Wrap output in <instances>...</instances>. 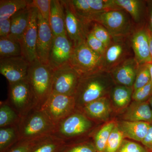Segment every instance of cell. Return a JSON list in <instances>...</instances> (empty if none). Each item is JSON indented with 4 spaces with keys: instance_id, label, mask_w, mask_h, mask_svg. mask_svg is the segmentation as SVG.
Returning a JSON list of instances; mask_svg holds the SVG:
<instances>
[{
    "instance_id": "12",
    "label": "cell",
    "mask_w": 152,
    "mask_h": 152,
    "mask_svg": "<svg viewBox=\"0 0 152 152\" xmlns=\"http://www.w3.org/2000/svg\"><path fill=\"white\" fill-rule=\"evenodd\" d=\"M30 65L22 56L1 58L0 73L12 84L27 79Z\"/></svg>"
},
{
    "instance_id": "10",
    "label": "cell",
    "mask_w": 152,
    "mask_h": 152,
    "mask_svg": "<svg viewBox=\"0 0 152 152\" xmlns=\"http://www.w3.org/2000/svg\"><path fill=\"white\" fill-rule=\"evenodd\" d=\"M81 77L70 63L54 70L52 93L75 96Z\"/></svg>"
},
{
    "instance_id": "11",
    "label": "cell",
    "mask_w": 152,
    "mask_h": 152,
    "mask_svg": "<svg viewBox=\"0 0 152 152\" xmlns=\"http://www.w3.org/2000/svg\"><path fill=\"white\" fill-rule=\"evenodd\" d=\"M64 9L66 32L74 48L86 42L90 28L82 22L71 7L68 1H61Z\"/></svg>"
},
{
    "instance_id": "22",
    "label": "cell",
    "mask_w": 152,
    "mask_h": 152,
    "mask_svg": "<svg viewBox=\"0 0 152 152\" xmlns=\"http://www.w3.org/2000/svg\"><path fill=\"white\" fill-rule=\"evenodd\" d=\"M151 123L124 121L118 125L124 137L142 142L146 136Z\"/></svg>"
},
{
    "instance_id": "25",
    "label": "cell",
    "mask_w": 152,
    "mask_h": 152,
    "mask_svg": "<svg viewBox=\"0 0 152 152\" xmlns=\"http://www.w3.org/2000/svg\"><path fill=\"white\" fill-rule=\"evenodd\" d=\"M114 2L120 8L127 12L137 25L141 21L142 16V1L139 0H114Z\"/></svg>"
},
{
    "instance_id": "28",
    "label": "cell",
    "mask_w": 152,
    "mask_h": 152,
    "mask_svg": "<svg viewBox=\"0 0 152 152\" xmlns=\"http://www.w3.org/2000/svg\"><path fill=\"white\" fill-rule=\"evenodd\" d=\"M21 56L22 48L19 42L9 38H0V59Z\"/></svg>"
},
{
    "instance_id": "18",
    "label": "cell",
    "mask_w": 152,
    "mask_h": 152,
    "mask_svg": "<svg viewBox=\"0 0 152 152\" xmlns=\"http://www.w3.org/2000/svg\"><path fill=\"white\" fill-rule=\"evenodd\" d=\"M31 13V7L28 6L17 12L11 17V33L8 38L20 43L29 23Z\"/></svg>"
},
{
    "instance_id": "26",
    "label": "cell",
    "mask_w": 152,
    "mask_h": 152,
    "mask_svg": "<svg viewBox=\"0 0 152 152\" xmlns=\"http://www.w3.org/2000/svg\"><path fill=\"white\" fill-rule=\"evenodd\" d=\"M66 145L64 142L52 135L43 139L31 152H62Z\"/></svg>"
},
{
    "instance_id": "21",
    "label": "cell",
    "mask_w": 152,
    "mask_h": 152,
    "mask_svg": "<svg viewBox=\"0 0 152 152\" xmlns=\"http://www.w3.org/2000/svg\"><path fill=\"white\" fill-rule=\"evenodd\" d=\"M49 23L54 37L67 35L65 14L61 1H51Z\"/></svg>"
},
{
    "instance_id": "35",
    "label": "cell",
    "mask_w": 152,
    "mask_h": 152,
    "mask_svg": "<svg viewBox=\"0 0 152 152\" xmlns=\"http://www.w3.org/2000/svg\"><path fill=\"white\" fill-rule=\"evenodd\" d=\"M62 152H98L94 145L91 142L74 143L66 145Z\"/></svg>"
},
{
    "instance_id": "29",
    "label": "cell",
    "mask_w": 152,
    "mask_h": 152,
    "mask_svg": "<svg viewBox=\"0 0 152 152\" xmlns=\"http://www.w3.org/2000/svg\"><path fill=\"white\" fill-rule=\"evenodd\" d=\"M116 125L114 121L109 122L95 134L94 144L98 152H104L109 137Z\"/></svg>"
},
{
    "instance_id": "1",
    "label": "cell",
    "mask_w": 152,
    "mask_h": 152,
    "mask_svg": "<svg viewBox=\"0 0 152 152\" xmlns=\"http://www.w3.org/2000/svg\"><path fill=\"white\" fill-rule=\"evenodd\" d=\"M106 72L102 71L81 77L75 97L76 110L104 96L108 89Z\"/></svg>"
},
{
    "instance_id": "5",
    "label": "cell",
    "mask_w": 152,
    "mask_h": 152,
    "mask_svg": "<svg viewBox=\"0 0 152 152\" xmlns=\"http://www.w3.org/2000/svg\"><path fill=\"white\" fill-rule=\"evenodd\" d=\"M91 22L102 25L113 38L129 37L135 31L132 19L124 10L106 11L96 14L92 18Z\"/></svg>"
},
{
    "instance_id": "14",
    "label": "cell",
    "mask_w": 152,
    "mask_h": 152,
    "mask_svg": "<svg viewBox=\"0 0 152 152\" xmlns=\"http://www.w3.org/2000/svg\"><path fill=\"white\" fill-rule=\"evenodd\" d=\"M38 15V10L35 8L31 7L29 23L20 42L22 56L31 64L38 59L37 55Z\"/></svg>"
},
{
    "instance_id": "39",
    "label": "cell",
    "mask_w": 152,
    "mask_h": 152,
    "mask_svg": "<svg viewBox=\"0 0 152 152\" xmlns=\"http://www.w3.org/2000/svg\"><path fill=\"white\" fill-rule=\"evenodd\" d=\"M117 152H149L147 149L138 143L124 140Z\"/></svg>"
},
{
    "instance_id": "15",
    "label": "cell",
    "mask_w": 152,
    "mask_h": 152,
    "mask_svg": "<svg viewBox=\"0 0 152 152\" xmlns=\"http://www.w3.org/2000/svg\"><path fill=\"white\" fill-rule=\"evenodd\" d=\"M54 37L49 22L38 12L37 55L38 60L44 64L49 65V54Z\"/></svg>"
},
{
    "instance_id": "27",
    "label": "cell",
    "mask_w": 152,
    "mask_h": 152,
    "mask_svg": "<svg viewBox=\"0 0 152 152\" xmlns=\"http://www.w3.org/2000/svg\"><path fill=\"white\" fill-rule=\"evenodd\" d=\"M20 116L7 100L0 103V128L18 125L20 121Z\"/></svg>"
},
{
    "instance_id": "34",
    "label": "cell",
    "mask_w": 152,
    "mask_h": 152,
    "mask_svg": "<svg viewBox=\"0 0 152 152\" xmlns=\"http://www.w3.org/2000/svg\"><path fill=\"white\" fill-rule=\"evenodd\" d=\"M45 137L31 140H20L7 152H31L37 144Z\"/></svg>"
},
{
    "instance_id": "6",
    "label": "cell",
    "mask_w": 152,
    "mask_h": 152,
    "mask_svg": "<svg viewBox=\"0 0 152 152\" xmlns=\"http://www.w3.org/2000/svg\"><path fill=\"white\" fill-rule=\"evenodd\" d=\"M69 63L81 77L103 71V56L90 48L86 41L74 48Z\"/></svg>"
},
{
    "instance_id": "31",
    "label": "cell",
    "mask_w": 152,
    "mask_h": 152,
    "mask_svg": "<svg viewBox=\"0 0 152 152\" xmlns=\"http://www.w3.org/2000/svg\"><path fill=\"white\" fill-rule=\"evenodd\" d=\"M124 138V134L116 124L110 135L104 152H117L122 143Z\"/></svg>"
},
{
    "instance_id": "13",
    "label": "cell",
    "mask_w": 152,
    "mask_h": 152,
    "mask_svg": "<svg viewBox=\"0 0 152 152\" xmlns=\"http://www.w3.org/2000/svg\"><path fill=\"white\" fill-rule=\"evenodd\" d=\"M74 47L67 35L54 37L49 56V65L53 70L69 63Z\"/></svg>"
},
{
    "instance_id": "7",
    "label": "cell",
    "mask_w": 152,
    "mask_h": 152,
    "mask_svg": "<svg viewBox=\"0 0 152 152\" xmlns=\"http://www.w3.org/2000/svg\"><path fill=\"white\" fill-rule=\"evenodd\" d=\"M7 101L21 117L37 109V99L27 79L9 84Z\"/></svg>"
},
{
    "instance_id": "2",
    "label": "cell",
    "mask_w": 152,
    "mask_h": 152,
    "mask_svg": "<svg viewBox=\"0 0 152 152\" xmlns=\"http://www.w3.org/2000/svg\"><path fill=\"white\" fill-rule=\"evenodd\" d=\"M94 126L93 120L76 110L73 113L56 125L52 135L69 145L74 143L78 138L88 134Z\"/></svg>"
},
{
    "instance_id": "37",
    "label": "cell",
    "mask_w": 152,
    "mask_h": 152,
    "mask_svg": "<svg viewBox=\"0 0 152 152\" xmlns=\"http://www.w3.org/2000/svg\"><path fill=\"white\" fill-rule=\"evenodd\" d=\"M152 94V84L151 81L145 86L133 91L132 99L135 102H147Z\"/></svg>"
},
{
    "instance_id": "45",
    "label": "cell",
    "mask_w": 152,
    "mask_h": 152,
    "mask_svg": "<svg viewBox=\"0 0 152 152\" xmlns=\"http://www.w3.org/2000/svg\"><path fill=\"white\" fill-rule=\"evenodd\" d=\"M149 103V104L150 105V107H151V111L152 112V94L151 96L150 97L149 99H148Z\"/></svg>"
},
{
    "instance_id": "17",
    "label": "cell",
    "mask_w": 152,
    "mask_h": 152,
    "mask_svg": "<svg viewBox=\"0 0 152 152\" xmlns=\"http://www.w3.org/2000/svg\"><path fill=\"white\" fill-rule=\"evenodd\" d=\"M139 66L138 63L133 57L120 64L109 73L120 85L133 87Z\"/></svg>"
},
{
    "instance_id": "44",
    "label": "cell",
    "mask_w": 152,
    "mask_h": 152,
    "mask_svg": "<svg viewBox=\"0 0 152 152\" xmlns=\"http://www.w3.org/2000/svg\"><path fill=\"white\" fill-rule=\"evenodd\" d=\"M148 64V66L149 68L150 73H151V81L152 84V63L148 64Z\"/></svg>"
},
{
    "instance_id": "24",
    "label": "cell",
    "mask_w": 152,
    "mask_h": 152,
    "mask_svg": "<svg viewBox=\"0 0 152 152\" xmlns=\"http://www.w3.org/2000/svg\"><path fill=\"white\" fill-rule=\"evenodd\" d=\"M32 1L28 0H1L0 20L11 18L17 12L26 8Z\"/></svg>"
},
{
    "instance_id": "36",
    "label": "cell",
    "mask_w": 152,
    "mask_h": 152,
    "mask_svg": "<svg viewBox=\"0 0 152 152\" xmlns=\"http://www.w3.org/2000/svg\"><path fill=\"white\" fill-rule=\"evenodd\" d=\"M51 0H33L29 7L35 8L46 20L49 22Z\"/></svg>"
},
{
    "instance_id": "20",
    "label": "cell",
    "mask_w": 152,
    "mask_h": 152,
    "mask_svg": "<svg viewBox=\"0 0 152 152\" xmlns=\"http://www.w3.org/2000/svg\"><path fill=\"white\" fill-rule=\"evenodd\" d=\"M79 111L93 121L103 120L108 118L111 108L107 98L103 96L87 104Z\"/></svg>"
},
{
    "instance_id": "33",
    "label": "cell",
    "mask_w": 152,
    "mask_h": 152,
    "mask_svg": "<svg viewBox=\"0 0 152 152\" xmlns=\"http://www.w3.org/2000/svg\"><path fill=\"white\" fill-rule=\"evenodd\" d=\"M151 81V73L147 64L139 65L135 80L133 85L134 91L141 88Z\"/></svg>"
},
{
    "instance_id": "16",
    "label": "cell",
    "mask_w": 152,
    "mask_h": 152,
    "mask_svg": "<svg viewBox=\"0 0 152 152\" xmlns=\"http://www.w3.org/2000/svg\"><path fill=\"white\" fill-rule=\"evenodd\" d=\"M130 39L134 57L139 65L152 63L148 30L143 28L135 30Z\"/></svg>"
},
{
    "instance_id": "42",
    "label": "cell",
    "mask_w": 152,
    "mask_h": 152,
    "mask_svg": "<svg viewBox=\"0 0 152 152\" xmlns=\"http://www.w3.org/2000/svg\"><path fill=\"white\" fill-rule=\"evenodd\" d=\"M149 21L148 31L152 33V1L149 2Z\"/></svg>"
},
{
    "instance_id": "9",
    "label": "cell",
    "mask_w": 152,
    "mask_h": 152,
    "mask_svg": "<svg viewBox=\"0 0 152 152\" xmlns=\"http://www.w3.org/2000/svg\"><path fill=\"white\" fill-rule=\"evenodd\" d=\"M41 110L56 125L75 111V97L52 93Z\"/></svg>"
},
{
    "instance_id": "41",
    "label": "cell",
    "mask_w": 152,
    "mask_h": 152,
    "mask_svg": "<svg viewBox=\"0 0 152 152\" xmlns=\"http://www.w3.org/2000/svg\"><path fill=\"white\" fill-rule=\"evenodd\" d=\"M142 143L152 152V124H151L148 131Z\"/></svg>"
},
{
    "instance_id": "40",
    "label": "cell",
    "mask_w": 152,
    "mask_h": 152,
    "mask_svg": "<svg viewBox=\"0 0 152 152\" xmlns=\"http://www.w3.org/2000/svg\"><path fill=\"white\" fill-rule=\"evenodd\" d=\"M11 28V18L0 20V38H8Z\"/></svg>"
},
{
    "instance_id": "38",
    "label": "cell",
    "mask_w": 152,
    "mask_h": 152,
    "mask_svg": "<svg viewBox=\"0 0 152 152\" xmlns=\"http://www.w3.org/2000/svg\"><path fill=\"white\" fill-rule=\"evenodd\" d=\"M86 42L88 46L94 51L101 56H103L106 50L105 46L94 36L90 30L87 34Z\"/></svg>"
},
{
    "instance_id": "4",
    "label": "cell",
    "mask_w": 152,
    "mask_h": 152,
    "mask_svg": "<svg viewBox=\"0 0 152 152\" xmlns=\"http://www.w3.org/2000/svg\"><path fill=\"white\" fill-rule=\"evenodd\" d=\"M55 126L41 109H34L22 117L18 125L20 140L39 139L52 135Z\"/></svg>"
},
{
    "instance_id": "19",
    "label": "cell",
    "mask_w": 152,
    "mask_h": 152,
    "mask_svg": "<svg viewBox=\"0 0 152 152\" xmlns=\"http://www.w3.org/2000/svg\"><path fill=\"white\" fill-rule=\"evenodd\" d=\"M124 118V121L152 124V112L148 102L134 101L128 107Z\"/></svg>"
},
{
    "instance_id": "43",
    "label": "cell",
    "mask_w": 152,
    "mask_h": 152,
    "mask_svg": "<svg viewBox=\"0 0 152 152\" xmlns=\"http://www.w3.org/2000/svg\"><path fill=\"white\" fill-rule=\"evenodd\" d=\"M148 31L149 40L150 52L152 58V33Z\"/></svg>"
},
{
    "instance_id": "32",
    "label": "cell",
    "mask_w": 152,
    "mask_h": 152,
    "mask_svg": "<svg viewBox=\"0 0 152 152\" xmlns=\"http://www.w3.org/2000/svg\"><path fill=\"white\" fill-rule=\"evenodd\" d=\"M90 30L98 39L107 48L113 40L110 34L102 25L93 22L90 25Z\"/></svg>"
},
{
    "instance_id": "23",
    "label": "cell",
    "mask_w": 152,
    "mask_h": 152,
    "mask_svg": "<svg viewBox=\"0 0 152 152\" xmlns=\"http://www.w3.org/2000/svg\"><path fill=\"white\" fill-rule=\"evenodd\" d=\"M20 140L18 125L0 128V152H7Z\"/></svg>"
},
{
    "instance_id": "30",
    "label": "cell",
    "mask_w": 152,
    "mask_h": 152,
    "mask_svg": "<svg viewBox=\"0 0 152 152\" xmlns=\"http://www.w3.org/2000/svg\"><path fill=\"white\" fill-rule=\"evenodd\" d=\"M133 87L116 86L112 91V98L116 105L120 108L126 107L130 102L133 92Z\"/></svg>"
},
{
    "instance_id": "8",
    "label": "cell",
    "mask_w": 152,
    "mask_h": 152,
    "mask_svg": "<svg viewBox=\"0 0 152 152\" xmlns=\"http://www.w3.org/2000/svg\"><path fill=\"white\" fill-rule=\"evenodd\" d=\"M130 36L113 38L103 56V71L110 72L126 60L134 57Z\"/></svg>"
},
{
    "instance_id": "3",
    "label": "cell",
    "mask_w": 152,
    "mask_h": 152,
    "mask_svg": "<svg viewBox=\"0 0 152 152\" xmlns=\"http://www.w3.org/2000/svg\"><path fill=\"white\" fill-rule=\"evenodd\" d=\"M53 72L49 65L38 59L30 65L27 80L37 99V109H42L51 94Z\"/></svg>"
}]
</instances>
